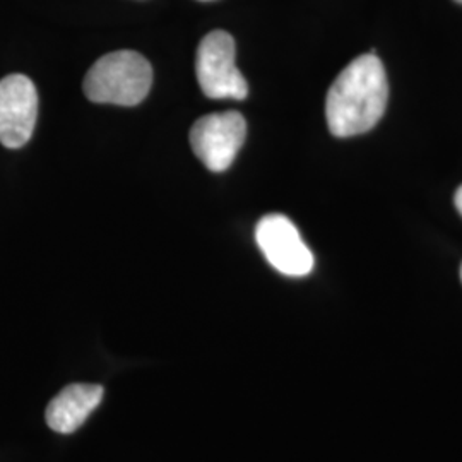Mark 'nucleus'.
<instances>
[{"label": "nucleus", "mask_w": 462, "mask_h": 462, "mask_svg": "<svg viewBox=\"0 0 462 462\" xmlns=\"http://www.w3.org/2000/svg\"><path fill=\"white\" fill-rule=\"evenodd\" d=\"M387 99L389 83L379 57L372 51L351 60L326 98L330 134L351 137L372 131L387 108Z\"/></svg>", "instance_id": "1"}, {"label": "nucleus", "mask_w": 462, "mask_h": 462, "mask_svg": "<svg viewBox=\"0 0 462 462\" xmlns=\"http://www.w3.org/2000/svg\"><path fill=\"white\" fill-rule=\"evenodd\" d=\"M152 67L133 50H120L101 57L84 78V95L95 103L118 106L139 105L148 97Z\"/></svg>", "instance_id": "2"}, {"label": "nucleus", "mask_w": 462, "mask_h": 462, "mask_svg": "<svg viewBox=\"0 0 462 462\" xmlns=\"http://www.w3.org/2000/svg\"><path fill=\"white\" fill-rule=\"evenodd\" d=\"M235 40L226 32H211L199 43L196 72L202 93L211 99H245L248 84L235 64Z\"/></svg>", "instance_id": "3"}, {"label": "nucleus", "mask_w": 462, "mask_h": 462, "mask_svg": "<svg viewBox=\"0 0 462 462\" xmlns=\"http://www.w3.org/2000/svg\"><path fill=\"white\" fill-rule=\"evenodd\" d=\"M247 137V122L238 112L202 116L190 129V146L211 171H226Z\"/></svg>", "instance_id": "4"}, {"label": "nucleus", "mask_w": 462, "mask_h": 462, "mask_svg": "<svg viewBox=\"0 0 462 462\" xmlns=\"http://www.w3.org/2000/svg\"><path fill=\"white\" fill-rule=\"evenodd\" d=\"M257 245L267 263L281 274L303 278L314 269V254L303 242L297 226L282 215H267L255 228Z\"/></svg>", "instance_id": "5"}, {"label": "nucleus", "mask_w": 462, "mask_h": 462, "mask_svg": "<svg viewBox=\"0 0 462 462\" xmlns=\"http://www.w3.org/2000/svg\"><path fill=\"white\" fill-rule=\"evenodd\" d=\"M38 116V93L33 81L11 74L0 81V143L23 148L33 135Z\"/></svg>", "instance_id": "6"}, {"label": "nucleus", "mask_w": 462, "mask_h": 462, "mask_svg": "<svg viewBox=\"0 0 462 462\" xmlns=\"http://www.w3.org/2000/svg\"><path fill=\"white\" fill-rule=\"evenodd\" d=\"M103 394L105 391L98 383L67 385L47 406V425L62 435L74 433L88 420V416L98 408Z\"/></svg>", "instance_id": "7"}, {"label": "nucleus", "mask_w": 462, "mask_h": 462, "mask_svg": "<svg viewBox=\"0 0 462 462\" xmlns=\"http://www.w3.org/2000/svg\"><path fill=\"white\" fill-rule=\"evenodd\" d=\"M454 202H456V208H457L459 215L462 216V185L457 189V192H456V199H454Z\"/></svg>", "instance_id": "8"}, {"label": "nucleus", "mask_w": 462, "mask_h": 462, "mask_svg": "<svg viewBox=\"0 0 462 462\" xmlns=\"http://www.w3.org/2000/svg\"><path fill=\"white\" fill-rule=\"evenodd\" d=\"M456 2H459V4H462V0H456Z\"/></svg>", "instance_id": "9"}, {"label": "nucleus", "mask_w": 462, "mask_h": 462, "mask_svg": "<svg viewBox=\"0 0 462 462\" xmlns=\"http://www.w3.org/2000/svg\"><path fill=\"white\" fill-rule=\"evenodd\" d=\"M202 2H209V0H202Z\"/></svg>", "instance_id": "10"}, {"label": "nucleus", "mask_w": 462, "mask_h": 462, "mask_svg": "<svg viewBox=\"0 0 462 462\" xmlns=\"http://www.w3.org/2000/svg\"><path fill=\"white\" fill-rule=\"evenodd\" d=\"M461 278H462V269H461Z\"/></svg>", "instance_id": "11"}]
</instances>
